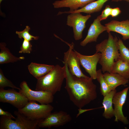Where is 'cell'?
<instances>
[{"mask_svg":"<svg viewBox=\"0 0 129 129\" xmlns=\"http://www.w3.org/2000/svg\"><path fill=\"white\" fill-rule=\"evenodd\" d=\"M66 85L65 87L70 100L81 109L97 97V86L90 77H78L70 72L66 63Z\"/></svg>","mask_w":129,"mask_h":129,"instance_id":"cell-1","label":"cell"},{"mask_svg":"<svg viewBox=\"0 0 129 129\" xmlns=\"http://www.w3.org/2000/svg\"><path fill=\"white\" fill-rule=\"evenodd\" d=\"M108 33V38L97 44L95 46L96 52L101 54L98 63L102 66L101 70L103 73H110L114 62L120 58L118 39L117 37H114L110 32Z\"/></svg>","mask_w":129,"mask_h":129,"instance_id":"cell-2","label":"cell"},{"mask_svg":"<svg viewBox=\"0 0 129 129\" xmlns=\"http://www.w3.org/2000/svg\"><path fill=\"white\" fill-rule=\"evenodd\" d=\"M66 75L65 66L58 64L43 77L37 80L35 90L50 92L54 95L61 90Z\"/></svg>","mask_w":129,"mask_h":129,"instance_id":"cell-3","label":"cell"},{"mask_svg":"<svg viewBox=\"0 0 129 129\" xmlns=\"http://www.w3.org/2000/svg\"><path fill=\"white\" fill-rule=\"evenodd\" d=\"M14 113L16 116L15 120L1 116L0 118V129H37L40 121L34 120L24 114L15 111Z\"/></svg>","mask_w":129,"mask_h":129,"instance_id":"cell-4","label":"cell"},{"mask_svg":"<svg viewBox=\"0 0 129 129\" xmlns=\"http://www.w3.org/2000/svg\"><path fill=\"white\" fill-rule=\"evenodd\" d=\"M53 109L49 104H40L35 101H29L24 107L18 111L31 119L40 121L47 116Z\"/></svg>","mask_w":129,"mask_h":129,"instance_id":"cell-5","label":"cell"},{"mask_svg":"<svg viewBox=\"0 0 129 129\" xmlns=\"http://www.w3.org/2000/svg\"><path fill=\"white\" fill-rule=\"evenodd\" d=\"M19 92L25 96L29 101H35L41 104H49L52 102L54 97L51 93L41 91H35L31 89L27 82L23 81L20 83Z\"/></svg>","mask_w":129,"mask_h":129,"instance_id":"cell-6","label":"cell"},{"mask_svg":"<svg viewBox=\"0 0 129 129\" xmlns=\"http://www.w3.org/2000/svg\"><path fill=\"white\" fill-rule=\"evenodd\" d=\"M91 16L90 14L83 16L79 12L70 13L67 16L66 24L72 27L74 38L75 40L82 38V32L86 27V23Z\"/></svg>","mask_w":129,"mask_h":129,"instance_id":"cell-7","label":"cell"},{"mask_svg":"<svg viewBox=\"0 0 129 129\" xmlns=\"http://www.w3.org/2000/svg\"><path fill=\"white\" fill-rule=\"evenodd\" d=\"M72 120L70 115L62 111L50 113L45 118L40 121L38 124L39 128H48L63 126Z\"/></svg>","mask_w":129,"mask_h":129,"instance_id":"cell-8","label":"cell"},{"mask_svg":"<svg viewBox=\"0 0 129 129\" xmlns=\"http://www.w3.org/2000/svg\"><path fill=\"white\" fill-rule=\"evenodd\" d=\"M28 101L25 96L14 88H0V102L9 103L18 109L24 107Z\"/></svg>","mask_w":129,"mask_h":129,"instance_id":"cell-9","label":"cell"},{"mask_svg":"<svg viewBox=\"0 0 129 129\" xmlns=\"http://www.w3.org/2000/svg\"><path fill=\"white\" fill-rule=\"evenodd\" d=\"M129 89V87H128L121 91L117 92L114 95L113 100L115 117L114 121L116 122L120 121L125 125L128 124L129 122L127 117L123 114V108L126 102Z\"/></svg>","mask_w":129,"mask_h":129,"instance_id":"cell-10","label":"cell"},{"mask_svg":"<svg viewBox=\"0 0 129 129\" xmlns=\"http://www.w3.org/2000/svg\"><path fill=\"white\" fill-rule=\"evenodd\" d=\"M74 45H69V48L64 53L63 62L66 63L69 71L72 75L78 77H87L82 71L80 68L81 63L79 59L73 50Z\"/></svg>","mask_w":129,"mask_h":129,"instance_id":"cell-11","label":"cell"},{"mask_svg":"<svg viewBox=\"0 0 129 129\" xmlns=\"http://www.w3.org/2000/svg\"><path fill=\"white\" fill-rule=\"evenodd\" d=\"M74 50L79 59L81 64L91 78L93 80L96 79L97 66L101 57L100 53L96 52L92 55L87 56L82 55Z\"/></svg>","mask_w":129,"mask_h":129,"instance_id":"cell-12","label":"cell"},{"mask_svg":"<svg viewBox=\"0 0 129 129\" xmlns=\"http://www.w3.org/2000/svg\"><path fill=\"white\" fill-rule=\"evenodd\" d=\"M101 21L99 16L94 20L90 25L86 37L80 43L81 46H85L88 43L96 42L99 36L106 31L105 26L101 24Z\"/></svg>","mask_w":129,"mask_h":129,"instance_id":"cell-13","label":"cell"},{"mask_svg":"<svg viewBox=\"0 0 129 129\" xmlns=\"http://www.w3.org/2000/svg\"><path fill=\"white\" fill-rule=\"evenodd\" d=\"M108 33L114 32L122 36L124 40L129 39V20L119 21L112 20L105 24Z\"/></svg>","mask_w":129,"mask_h":129,"instance_id":"cell-14","label":"cell"},{"mask_svg":"<svg viewBox=\"0 0 129 129\" xmlns=\"http://www.w3.org/2000/svg\"><path fill=\"white\" fill-rule=\"evenodd\" d=\"M95 0H61L55 1L53 3L56 8L68 7L69 11H72L82 8Z\"/></svg>","mask_w":129,"mask_h":129,"instance_id":"cell-15","label":"cell"},{"mask_svg":"<svg viewBox=\"0 0 129 129\" xmlns=\"http://www.w3.org/2000/svg\"><path fill=\"white\" fill-rule=\"evenodd\" d=\"M108 0H97L88 4L82 8L75 10L64 12L59 11L58 13V15H59L65 13L70 14L77 12H83L90 14L100 11L104 4Z\"/></svg>","mask_w":129,"mask_h":129,"instance_id":"cell-16","label":"cell"},{"mask_svg":"<svg viewBox=\"0 0 129 129\" xmlns=\"http://www.w3.org/2000/svg\"><path fill=\"white\" fill-rule=\"evenodd\" d=\"M104 77L109 86L111 90L116 89L121 85H124L128 83L129 80L117 73L106 72L103 74Z\"/></svg>","mask_w":129,"mask_h":129,"instance_id":"cell-17","label":"cell"},{"mask_svg":"<svg viewBox=\"0 0 129 129\" xmlns=\"http://www.w3.org/2000/svg\"><path fill=\"white\" fill-rule=\"evenodd\" d=\"M53 65L31 62L28 66L30 73L37 79L44 76L53 68Z\"/></svg>","mask_w":129,"mask_h":129,"instance_id":"cell-18","label":"cell"},{"mask_svg":"<svg viewBox=\"0 0 129 129\" xmlns=\"http://www.w3.org/2000/svg\"><path fill=\"white\" fill-rule=\"evenodd\" d=\"M117 92L116 89L111 90L104 96L102 103L104 111L102 115L106 119H110L114 116L113 100L114 95Z\"/></svg>","mask_w":129,"mask_h":129,"instance_id":"cell-19","label":"cell"},{"mask_svg":"<svg viewBox=\"0 0 129 129\" xmlns=\"http://www.w3.org/2000/svg\"><path fill=\"white\" fill-rule=\"evenodd\" d=\"M6 45L4 43L0 44V64L14 63L18 61L24 59L23 56L17 57L13 55L9 49L6 47Z\"/></svg>","mask_w":129,"mask_h":129,"instance_id":"cell-20","label":"cell"},{"mask_svg":"<svg viewBox=\"0 0 129 129\" xmlns=\"http://www.w3.org/2000/svg\"><path fill=\"white\" fill-rule=\"evenodd\" d=\"M110 73H118L129 80V64L119 59L114 62Z\"/></svg>","mask_w":129,"mask_h":129,"instance_id":"cell-21","label":"cell"},{"mask_svg":"<svg viewBox=\"0 0 129 129\" xmlns=\"http://www.w3.org/2000/svg\"><path fill=\"white\" fill-rule=\"evenodd\" d=\"M102 72L101 70L100 69L97 70L96 79L100 84V92L104 97L111 90L109 86L105 79Z\"/></svg>","mask_w":129,"mask_h":129,"instance_id":"cell-22","label":"cell"},{"mask_svg":"<svg viewBox=\"0 0 129 129\" xmlns=\"http://www.w3.org/2000/svg\"><path fill=\"white\" fill-rule=\"evenodd\" d=\"M118 45L119 59L129 64V49L124 44L122 40L119 38Z\"/></svg>","mask_w":129,"mask_h":129,"instance_id":"cell-23","label":"cell"},{"mask_svg":"<svg viewBox=\"0 0 129 129\" xmlns=\"http://www.w3.org/2000/svg\"><path fill=\"white\" fill-rule=\"evenodd\" d=\"M30 28L28 26H26L25 29L22 31H16V33L18 35V37L20 38H23L28 41H30L33 39L38 40L39 38L38 36H34L31 35L29 33Z\"/></svg>","mask_w":129,"mask_h":129,"instance_id":"cell-24","label":"cell"},{"mask_svg":"<svg viewBox=\"0 0 129 129\" xmlns=\"http://www.w3.org/2000/svg\"><path fill=\"white\" fill-rule=\"evenodd\" d=\"M6 87H11L12 88L20 90V88L15 86L10 80L7 79L4 75L2 70L0 69V88L4 89Z\"/></svg>","mask_w":129,"mask_h":129,"instance_id":"cell-25","label":"cell"},{"mask_svg":"<svg viewBox=\"0 0 129 129\" xmlns=\"http://www.w3.org/2000/svg\"><path fill=\"white\" fill-rule=\"evenodd\" d=\"M32 45L30 41L24 40L19 53L30 54L32 51Z\"/></svg>","mask_w":129,"mask_h":129,"instance_id":"cell-26","label":"cell"},{"mask_svg":"<svg viewBox=\"0 0 129 129\" xmlns=\"http://www.w3.org/2000/svg\"><path fill=\"white\" fill-rule=\"evenodd\" d=\"M112 9L109 5H106L105 9L102 11L101 14L99 15L101 21L106 19L111 15Z\"/></svg>","mask_w":129,"mask_h":129,"instance_id":"cell-27","label":"cell"},{"mask_svg":"<svg viewBox=\"0 0 129 129\" xmlns=\"http://www.w3.org/2000/svg\"><path fill=\"white\" fill-rule=\"evenodd\" d=\"M0 115L4 116L12 119H15L16 118L10 112L4 111L1 108H0Z\"/></svg>","mask_w":129,"mask_h":129,"instance_id":"cell-28","label":"cell"},{"mask_svg":"<svg viewBox=\"0 0 129 129\" xmlns=\"http://www.w3.org/2000/svg\"><path fill=\"white\" fill-rule=\"evenodd\" d=\"M121 12V11L119 7L112 8L110 15L113 17H116L120 14Z\"/></svg>","mask_w":129,"mask_h":129,"instance_id":"cell-29","label":"cell"},{"mask_svg":"<svg viewBox=\"0 0 129 129\" xmlns=\"http://www.w3.org/2000/svg\"><path fill=\"white\" fill-rule=\"evenodd\" d=\"M122 1H125L128 2H129V0H112V1L113 2H117Z\"/></svg>","mask_w":129,"mask_h":129,"instance_id":"cell-30","label":"cell"},{"mask_svg":"<svg viewBox=\"0 0 129 129\" xmlns=\"http://www.w3.org/2000/svg\"><path fill=\"white\" fill-rule=\"evenodd\" d=\"M3 0H0V4L2 1Z\"/></svg>","mask_w":129,"mask_h":129,"instance_id":"cell-31","label":"cell"}]
</instances>
